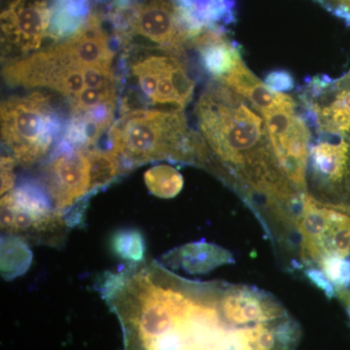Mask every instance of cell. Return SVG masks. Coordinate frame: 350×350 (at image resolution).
Here are the masks:
<instances>
[{"mask_svg":"<svg viewBox=\"0 0 350 350\" xmlns=\"http://www.w3.org/2000/svg\"><path fill=\"white\" fill-rule=\"evenodd\" d=\"M103 296L124 350H297L300 324L254 286L194 282L156 262L108 275Z\"/></svg>","mask_w":350,"mask_h":350,"instance_id":"6da1fadb","label":"cell"},{"mask_svg":"<svg viewBox=\"0 0 350 350\" xmlns=\"http://www.w3.org/2000/svg\"><path fill=\"white\" fill-rule=\"evenodd\" d=\"M195 114L208 148L206 170L252 209L278 252L293 248L304 194L280 167L261 113L214 81L200 96Z\"/></svg>","mask_w":350,"mask_h":350,"instance_id":"7a4b0ae2","label":"cell"},{"mask_svg":"<svg viewBox=\"0 0 350 350\" xmlns=\"http://www.w3.org/2000/svg\"><path fill=\"white\" fill-rule=\"evenodd\" d=\"M108 138L109 150L126 167L167 160L206 170L208 162L204 137L181 109L133 110L113 124Z\"/></svg>","mask_w":350,"mask_h":350,"instance_id":"3957f363","label":"cell"},{"mask_svg":"<svg viewBox=\"0 0 350 350\" xmlns=\"http://www.w3.org/2000/svg\"><path fill=\"white\" fill-rule=\"evenodd\" d=\"M61 129V118L49 98L39 92L2 103V142L23 165L45 155Z\"/></svg>","mask_w":350,"mask_h":350,"instance_id":"277c9868","label":"cell"},{"mask_svg":"<svg viewBox=\"0 0 350 350\" xmlns=\"http://www.w3.org/2000/svg\"><path fill=\"white\" fill-rule=\"evenodd\" d=\"M299 268L304 273L329 260L350 257V206L303 195L297 219Z\"/></svg>","mask_w":350,"mask_h":350,"instance_id":"5b68a950","label":"cell"},{"mask_svg":"<svg viewBox=\"0 0 350 350\" xmlns=\"http://www.w3.org/2000/svg\"><path fill=\"white\" fill-rule=\"evenodd\" d=\"M306 169V191L320 202L350 206V139L317 135Z\"/></svg>","mask_w":350,"mask_h":350,"instance_id":"8992f818","label":"cell"},{"mask_svg":"<svg viewBox=\"0 0 350 350\" xmlns=\"http://www.w3.org/2000/svg\"><path fill=\"white\" fill-rule=\"evenodd\" d=\"M299 103L261 113L278 162L295 188L305 194L306 169L312 131L305 117L297 112Z\"/></svg>","mask_w":350,"mask_h":350,"instance_id":"52a82bcc","label":"cell"},{"mask_svg":"<svg viewBox=\"0 0 350 350\" xmlns=\"http://www.w3.org/2000/svg\"><path fill=\"white\" fill-rule=\"evenodd\" d=\"M85 69L76 64L61 44H57L9 64L3 69V77L14 86L49 88L71 100L87 88Z\"/></svg>","mask_w":350,"mask_h":350,"instance_id":"ba28073f","label":"cell"},{"mask_svg":"<svg viewBox=\"0 0 350 350\" xmlns=\"http://www.w3.org/2000/svg\"><path fill=\"white\" fill-rule=\"evenodd\" d=\"M298 100L317 135L350 139V70L338 79L326 75L308 78L299 88Z\"/></svg>","mask_w":350,"mask_h":350,"instance_id":"9c48e42d","label":"cell"},{"mask_svg":"<svg viewBox=\"0 0 350 350\" xmlns=\"http://www.w3.org/2000/svg\"><path fill=\"white\" fill-rule=\"evenodd\" d=\"M142 93L154 105L183 109L192 100L195 81L180 57L172 54L147 55L131 66Z\"/></svg>","mask_w":350,"mask_h":350,"instance_id":"30bf717a","label":"cell"},{"mask_svg":"<svg viewBox=\"0 0 350 350\" xmlns=\"http://www.w3.org/2000/svg\"><path fill=\"white\" fill-rule=\"evenodd\" d=\"M2 228L12 234H27L42 241H57L63 220L51 209L50 200L42 187L25 182L1 200Z\"/></svg>","mask_w":350,"mask_h":350,"instance_id":"8fae6325","label":"cell"},{"mask_svg":"<svg viewBox=\"0 0 350 350\" xmlns=\"http://www.w3.org/2000/svg\"><path fill=\"white\" fill-rule=\"evenodd\" d=\"M130 29L133 33L160 46L170 54L181 57L192 33L177 4L169 0H151L131 13Z\"/></svg>","mask_w":350,"mask_h":350,"instance_id":"7c38bea8","label":"cell"},{"mask_svg":"<svg viewBox=\"0 0 350 350\" xmlns=\"http://www.w3.org/2000/svg\"><path fill=\"white\" fill-rule=\"evenodd\" d=\"M48 191L57 213L92 190L91 162L85 149L59 151L48 167Z\"/></svg>","mask_w":350,"mask_h":350,"instance_id":"4fadbf2b","label":"cell"},{"mask_svg":"<svg viewBox=\"0 0 350 350\" xmlns=\"http://www.w3.org/2000/svg\"><path fill=\"white\" fill-rule=\"evenodd\" d=\"M51 17L43 0H15L2 13V32L22 52L36 50L49 31Z\"/></svg>","mask_w":350,"mask_h":350,"instance_id":"5bb4252c","label":"cell"},{"mask_svg":"<svg viewBox=\"0 0 350 350\" xmlns=\"http://www.w3.org/2000/svg\"><path fill=\"white\" fill-rule=\"evenodd\" d=\"M59 44L71 59L79 66L112 68L114 54L107 33L96 15L89 16L75 33Z\"/></svg>","mask_w":350,"mask_h":350,"instance_id":"9a60e30c","label":"cell"},{"mask_svg":"<svg viewBox=\"0 0 350 350\" xmlns=\"http://www.w3.org/2000/svg\"><path fill=\"white\" fill-rule=\"evenodd\" d=\"M202 68L220 82L243 59L238 44L228 38L221 27H209L192 39Z\"/></svg>","mask_w":350,"mask_h":350,"instance_id":"2e32d148","label":"cell"},{"mask_svg":"<svg viewBox=\"0 0 350 350\" xmlns=\"http://www.w3.org/2000/svg\"><path fill=\"white\" fill-rule=\"evenodd\" d=\"M220 83L250 101L260 113L297 103L296 100L289 94L278 93L269 89L265 82L252 73L243 59Z\"/></svg>","mask_w":350,"mask_h":350,"instance_id":"e0dca14e","label":"cell"},{"mask_svg":"<svg viewBox=\"0 0 350 350\" xmlns=\"http://www.w3.org/2000/svg\"><path fill=\"white\" fill-rule=\"evenodd\" d=\"M163 261L172 268L182 269L191 273H206L222 265L234 262L229 251L215 244L189 243L170 251Z\"/></svg>","mask_w":350,"mask_h":350,"instance_id":"ac0fdd59","label":"cell"},{"mask_svg":"<svg viewBox=\"0 0 350 350\" xmlns=\"http://www.w3.org/2000/svg\"><path fill=\"white\" fill-rule=\"evenodd\" d=\"M176 4L192 38L217 23L234 20V0H176Z\"/></svg>","mask_w":350,"mask_h":350,"instance_id":"d6986e66","label":"cell"},{"mask_svg":"<svg viewBox=\"0 0 350 350\" xmlns=\"http://www.w3.org/2000/svg\"><path fill=\"white\" fill-rule=\"evenodd\" d=\"M88 0H56L51 17L50 34L64 38L75 33L86 22Z\"/></svg>","mask_w":350,"mask_h":350,"instance_id":"ffe728a7","label":"cell"},{"mask_svg":"<svg viewBox=\"0 0 350 350\" xmlns=\"http://www.w3.org/2000/svg\"><path fill=\"white\" fill-rule=\"evenodd\" d=\"M144 181L152 194L157 197L170 199L174 198L183 188V177L174 167L167 165H158L147 170Z\"/></svg>","mask_w":350,"mask_h":350,"instance_id":"44dd1931","label":"cell"},{"mask_svg":"<svg viewBox=\"0 0 350 350\" xmlns=\"http://www.w3.org/2000/svg\"><path fill=\"white\" fill-rule=\"evenodd\" d=\"M114 252L123 259L138 264L144 259V238L135 230H126L115 234L112 241Z\"/></svg>","mask_w":350,"mask_h":350,"instance_id":"7402d4cb","label":"cell"},{"mask_svg":"<svg viewBox=\"0 0 350 350\" xmlns=\"http://www.w3.org/2000/svg\"><path fill=\"white\" fill-rule=\"evenodd\" d=\"M110 100H117L116 86L86 88L81 93L71 98V111L73 117L79 116L96 105Z\"/></svg>","mask_w":350,"mask_h":350,"instance_id":"603a6c76","label":"cell"},{"mask_svg":"<svg viewBox=\"0 0 350 350\" xmlns=\"http://www.w3.org/2000/svg\"><path fill=\"white\" fill-rule=\"evenodd\" d=\"M265 84L278 93H287L293 90L295 81L293 76L286 70H275L269 72L265 79Z\"/></svg>","mask_w":350,"mask_h":350,"instance_id":"cb8c5ba5","label":"cell"},{"mask_svg":"<svg viewBox=\"0 0 350 350\" xmlns=\"http://www.w3.org/2000/svg\"><path fill=\"white\" fill-rule=\"evenodd\" d=\"M14 160L11 157L4 156L1 158V194L13 187Z\"/></svg>","mask_w":350,"mask_h":350,"instance_id":"d4e9b609","label":"cell"},{"mask_svg":"<svg viewBox=\"0 0 350 350\" xmlns=\"http://www.w3.org/2000/svg\"><path fill=\"white\" fill-rule=\"evenodd\" d=\"M324 6L350 24V0H324Z\"/></svg>","mask_w":350,"mask_h":350,"instance_id":"484cf974","label":"cell"},{"mask_svg":"<svg viewBox=\"0 0 350 350\" xmlns=\"http://www.w3.org/2000/svg\"><path fill=\"white\" fill-rule=\"evenodd\" d=\"M336 298L344 306L350 320V284L342 292H340Z\"/></svg>","mask_w":350,"mask_h":350,"instance_id":"4316f807","label":"cell"},{"mask_svg":"<svg viewBox=\"0 0 350 350\" xmlns=\"http://www.w3.org/2000/svg\"><path fill=\"white\" fill-rule=\"evenodd\" d=\"M315 1L319 2L320 4L324 5V0H315Z\"/></svg>","mask_w":350,"mask_h":350,"instance_id":"83f0119b","label":"cell"}]
</instances>
